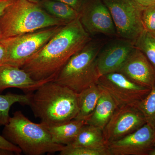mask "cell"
Instances as JSON below:
<instances>
[{"label":"cell","mask_w":155,"mask_h":155,"mask_svg":"<svg viewBox=\"0 0 155 155\" xmlns=\"http://www.w3.org/2000/svg\"><path fill=\"white\" fill-rule=\"evenodd\" d=\"M69 145L93 149L107 147L103 129L87 124L83 126L75 140Z\"/></svg>","instance_id":"ac0fdd59"},{"label":"cell","mask_w":155,"mask_h":155,"mask_svg":"<svg viewBox=\"0 0 155 155\" xmlns=\"http://www.w3.org/2000/svg\"><path fill=\"white\" fill-rule=\"evenodd\" d=\"M142 20L145 30L155 36V4L143 9Z\"/></svg>","instance_id":"cb8c5ba5"},{"label":"cell","mask_w":155,"mask_h":155,"mask_svg":"<svg viewBox=\"0 0 155 155\" xmlns=\"http://www.w3.org/2000/svg\"><path fill=\"white\" fill-rule=\"evenodd\" d=\"M62 26L43 28L14 37L9 47L4 64L21 68L27 60L51 39Z\"/></svg>","instance_id":"ba28073f"},{"label":"cell","mask_w":155,"mask_h":155,"mask_svg":"<svg viewBox=\"0 0 155 155\" xmlns=\"http://www.w3.org/2000/svg\"><path fill=\"white\" fill-rule=\"evenodd\" d=\"M50 81L52 80H34L28 72L20 67L6 64L0 66V93L9 88H19L30 93Z\"/></svg>","instance_id":"5bb4252c"},{"label":"cell","mask_w":155,"mask_h":155,"mask_svg":"<svg viewBox=\"0 0 155 155\" xmlns=\"http://www.w3.org/2000/svg\"><path fill=\"white\" fill-rule=\"evenodd\" d=\"M137 106L144 115L147 124L155 131V87Z\"/></svg>","instance_id":"7402d4cb"},{"label":"cell","mask_w":155,"mask_h":155,"mask_svg":"<svg viewBox=\"0 0 155 155\" xmlns=\"http://www.w3.org/2000/svg\"><path fill=\"white\" fill-rule=\"evenodd\" d=\"M66 25L48 14L38 4L28 0H15L0 19L2 38L23 35L55 26Z\"/></svg>","instance_id":"277c9868"},{"label":"cell","mask_w":155,"mask_h":155,"mask_svg":"<svg viewBox=\"0 0 155 155\" xmlns=\"http://www.w3.org/2000/svg\"><path fill=\"white\" fill-rule=\"evenodd\" d=\"M118 72L139 85L151 89L155 87L154 69L144 54L135 47Z\"/></svg>","instance_id":"4fadbf2b"},{"label":"cell","mask_w":155,"mask_h":155,"mask_svg":"<svg viewBox=\"0 0 155 155\" xmlns=\"http://www.w3.org/2000/svg\"><path fill=\"white\" fill-rule=\"evenodd\" d=\"M91 40L79 17L62 26L21 68L34 80H54L70 58Z\"/></svg>","instance_id":"6da1fadb"},{"label":"cell","mask_w":155,"mask_h":155,"mask_svg":"<svg viewBox=\"0 0 155 155\" xmlns=\"http://www.w3.org/2000/svg\"><path fill=\"white\" fill-rule=\"evenodd\" d=\"M86 124V121L74 119L61 125L47 127L54 143L66 146L70 144L75 140Z\"/></svg>","instance_id":"2e32d148"},{"label":"cell","mask_w":155,"mask_h":155,"mask_svg":"<svg viewBox=\"0 0 155 155\" xmlns=\"http://www.w3.org/2000/svg\"><path fill=\"white\" fill-rule=\"evenodd\" d=\"M143 8L155 4V0H134Z\"/></svg>","instance_id":"f1b7e54d"},{"label":"cell","mask_w":155,"mask_h":155,"mask_svg":"<svg viewBox=\"0 0 155 155\" xmlns=\"http://www.w3.org/2000/svg\"><path fill=\"white\" fill-rule=\"evenodd\" d=\"M110 13L117 35L134 41L144 30L143 8L134 0H103Z\"/></svg>","instance_id":"8992f818"},{"label":"cell","mask_w":155,"mask_h":155,"mask_svg":"<svg viewBox=\"0 0 155 155\" xmlns=\"http://www.w3.org/2000/svg\"><path fill=\"white\" fill-rule=\"evenodd\" d=\"M133 42L134 47L144 54L155 72V36L144 29Z\"/></svg>","instance_id":"44dd1931"},{"label":"cell","mask_w":155,"mask_h":155,"mask_svg":"<svg viewBox=\"0 0 155 155\" xmlns=\"http://www.w3.org/2000/svg\"><path fill=\"white\" fill-rule=\"evenodd\" d=\"M14 38H3L0 39V66L5 64L9 47Z\"/></svg>","instance_id":"d4e9b609"},{"label":"cell","mask_w":155,"mask_h":155,"mask_svg":"<svg viewBox=\"0 0 155 155\" xmlns=\"http://www.w3.org/2000/svg\"><path fill=\"white\" fill-rule=\"evenodd\" d=\"M117 106L112 97L103 91L94 110L87 119V124L104 129L116 110Z\"/></svg>","instance_id":"9a60e30c"},{"label":"cell","mask_w":155,"mask_h":155,"mask_svg":"<svg viewBox=\"0 0 155 155\" xmlns=\"http://www.w3.org/2000/svg\"><path fill=\"white\" fill-rule=\"evenodd\" d=\"M103 45L101 41L91 40L70 58L54 81L77 94L97 84L101 76L97 58Z\"/></svg>","instance_id":"5b68a950"},{"label":"cell","mask_w":155,"mask_h":155,"mask_svg":"<svg viewBox=\"0 0 155 155\" xmlns=\"http://www.w3.org/2000/svg\"><path fill=\"white\" fill-rule=\"evenodd\" d=\"M30 93L29 106L34 116L47 126L61 125L75 119L78 113L77 94L50 81Z\"/></svg>","instance_id":"7a4b0ae2"},{"label":"cell","mask_w":155,"mask_h":155,"mask_svg":"<svg viewBox=\"0 0 155 155\" xmlns=\"http://www.w3.org/2000/svg\"><path fill=\"white\" fill-rule=\"evenodd\" d=\"M79 18L90 35H117L110 13L103 1L91 0L85 2L79 13Z\"/></svg>","instance_id":"30bf717a"},{"label":"cell","mask_w":155,"mask_h":155,"mask_svg":"<svg viewBox=\"0 0 155 155\" xmlns=\"http://www.w3.org/2000/svg\"><path fill=\"white\" fill-rule=\"evenodd\" d=\"M59 153L61 155H110L108 147L93 149L69 145L64 146Z\"/></svg>","instance_id":"603a6c76"},{"label":"cell","mask_w":155,"mask_h":155,"mask_svg":"<svg viewBox=\"0 0 155 155\" xmlns=\"http://www.w3.org/2000/svg\"><path fill=\"white\" fill-rule=\"evenodd\" d=\"M102 92L97 84H94L77 94L78 113L75 119L86 121L94 110Z\"/></svg>","instance_id":"e0dca14e"},{"label":"cell","mask_w":155,"mask_h":155,"mask_svg":"<svg viewBox=\"0 0 155 155\" xmlns=\"http://www.w3.org/2000/svg\"><path fill=\"white\" fill-rule=\"evenodd\" d=\"M17 154L16 153L9 150L0 148V155H12Z\"/></svg>","instance_id":"f546056e"},{"label":"cell","mask_w":155,"mask_h":155,"mask_svg":"<svg viewBox=\"0 0 155 155\" xmlns=\"http://www.w3.org/2000/svg\"><path fill=\"white\" fill-rule=\"evenodd\" d=\"M148 155H155V141Z\"/></svg>","instance_id":"4dcf8cb0"},{"label":"cell","mask_w":155,"mask_h":155,"mask_svg":"<svg viewBox=\"0 0 155 155\" xmlns=\"http://www.w3.org/2000/svg\"><path fill=\"white\" fill-rule=\"evenodd\" d=\"M134 48L133 41L122 38L102 48L97 58L100 76L118 72Z\"/></svg>","instance_id":"7c38bea8"},{"label":"cell","mask_w":155,"mask_h":155,"mask_svg":"<svg viewBox=\"0 0 155 155\" xmlns=\"http://www.w3.org/2000/svg\"><path fill=\"white\" fill-rule=\"evenodd\" d=\"M155 141V131L148 124L108 143L110 155H148Z\"/></svg>","instance_id":"8fae6325"},{"label":"cell","mask_w":155,"mask_h":155,"mask_svg":"<svg viewBox=\"0 0 155 155\" xmlns=\"http://www.w3.org/2000/svg\"><path fill=\"white\" fill-rule=\"evenodd\" d=\"M67 4L80 13L85 2L84 0H56Z\"/></svg>","instance_id":"4316f807"},{"label":"cell","mask_w":155,"mask_h":155,"mask_svg":"<svg viewBox=\"0 0 155 155\" xmlns=\"http://www.w3.org/2000/svg\"><path fill=\"white\" fill-rule=\"evenodd\" d=\"M29 98L30 93L24 95L8 93L0 95V126H5L9 122L11 117L9 112L11 106L17 103L28 105Z\"/></svg>","instance_id":"ffe728a7"},{"label":"cell","mask_w":155,"mask_h":155,"mask_svg":"<svg viewBox=\"0 0 155 155\" xmlns=\"http://www.w3.org/2000/svg\"><path fill=\"white\" fill-rule=\"evenodd\" d=\"M146 123L144 115L137 106L118 107L103 129L104 137L108 145L134 132Z\"/></svg>","instance_id":"9c48e42d"},{"label":"cell","mask_w":155,"mask_h":155,"mask_svg":"<svg viewBox=\"0 0 155 155\" xmlns=\"http://www.w3.org/2000/svg\"><path fill=\"white\" fill-rule=\"evenodd\" d=\"M15 0H0V19L7 8L11 5ZM3 38L0 28V39Z\"/></svg>","instance_id":"83f0119b"},{"label":"cell","mask_w":155,"mask_h":155,"mask_svg":"<svg viewBox=\"0 0 155 155\" xmlns=\"http://www.w3.org/2000/svg\"><path fill=\"white\" fill-rule=\"evenodd\" d=\"M45 11L65 24L74 21L79 17V13L67 5L56 0H42L38 3Z\"/></svg>","instance_id":"d6986e66"},{"label":"cell","mask_w":155,"mask_h":155,"mask_svg":"<svg viewBox=\"0 0 155 155\" xmlns=\"http://www.w3.org/2000/svg\"><path fill=\"white\" fill-rule=\"evenodd\" d=\"M29 2H31L36 3V4H38L42 0H28Z\"/></svg>","instance_id":"1f68e13d"},{"label":"cell","mask_w":155,"mask_h":155,"mask_svg":"<svg viewBox=\"0 0 155 155\" xmlns=\"http://www.w3.org/2000/svg\"><path fill=\"white\" fill-rule=\"evenodd\" d=\"M0 148L12 151L17 154H19L22 152L19 147L8 141L2 135H0Z\"/></svg>","instance_id":"484cf974"},{"label":"cell","mask_w":155,"mask_h":155,"mask_svg":"<svg viewBox=\"0 0 155 155\" xmlns=\"http://www.w3.org/2000/svg\"><path fill=\"white\" fill-rule=\"evenodd\" d=\"M2 136L28 155L60 152L64 145L52 140L46 125L30 121L21 111H16L4 126Z\"/></svg>","instance_id":"3957f363"},{"label":"cell","mask_w":155,"mask_h":155,"mask_svg":"<svg viewBox=\"0 0 155 155\" xmlns=\"http://www.w3.org/2000/svg\"><path fill=\"white\" fill-rule=\"evenodd\" d=\"M97 84L112 97L117 107L137 106L151 90L134 83L118 72L101 75Z\"/></svg>","instance_id":"52a82bcc"}]
</instances>
